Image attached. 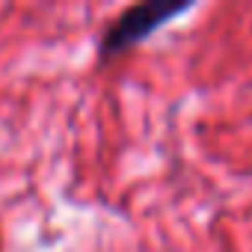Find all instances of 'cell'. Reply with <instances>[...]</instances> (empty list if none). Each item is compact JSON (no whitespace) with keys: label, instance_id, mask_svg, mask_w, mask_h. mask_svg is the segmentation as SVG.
Returning <instances> with one entry per match:
<instances>
[{"label":"cell","instance_id":"obj_1","mask_svg":"<svg viewBox=\"0 0 252 252\" xmlns=\"http://www.w3.org/2000/svg\"><path fill=\"white\" fill-rule=\"evenodd\" d=\"M193 3H163V0H146L131 9H125L101 36V60H113L125 51H131L134 45L146 42L152 33H158L163 24H169L172 18L190 12Z\"/></svg>","mask_w":252,"mask_h":252}]
</instances>
